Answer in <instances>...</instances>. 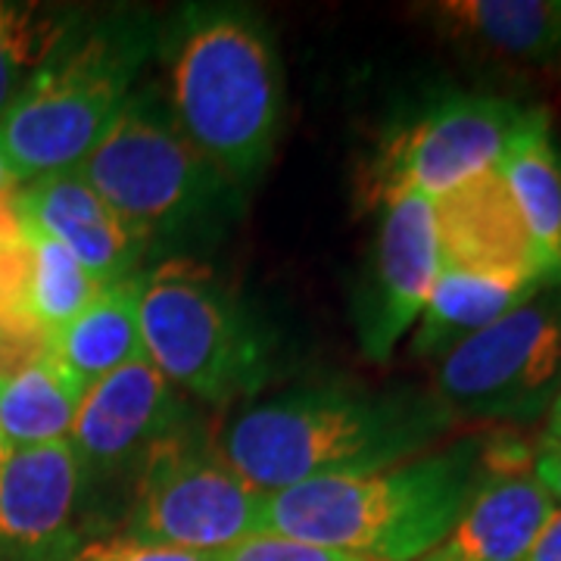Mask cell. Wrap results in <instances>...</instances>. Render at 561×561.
<instances>
[{
    "instance_id": "cell-1",
    "label": "cell",
    "mask_w": 561,
    "mask_h": 561,
    "mask_svg": "<svg viewBox=\"0 0 561 561\" xmlns=\"http://www.w3.org/2000/svg\"><path fill=\"white\" fill-rule=\"evenodd\" d=\"M534 465L518 437L471 434L415 459L268 493V534L341 549L365 561H419L500 471Z\"/></svg>"
},
{
    "instance_id": "cell-2",
    "label": "cell",
    "mask_w": 561,
    "mask_h": 561,
    "mask_svg": "<svg viewBox=\"0 0 561 561\" xmlns=\"http://www.w3.org/2000/svg\"><path fill=\"white\" fill-rule=\"evenodd\" d=\"M449 427L453 419L431 393L306 387L228 421L216 453L250 486L278 493L415 459Z\"/></svg>"
},
{
    "instance_id": "cell-3",
    "label": "cell",
    "mask_w": 561,
    "mask_h": 561,
    "mask_svg": "<svg viewBox=\"0 0 561 561\" xmlns=\"http://www.w3.org/2000/svg\"><path fill=\"white\" fill-rule=\"evenodd\" d=\"M169 116L231 187L260 179L278 140L284 84L272 32L243 7H184L165 38Z\"/></svg>"
},
{
    "instance_id": "cell-4",
    "label": "cell",
    "mask_w": 561,
    "mask_h": 561,
    "mask_svg": "<svg viewBox=\"0 0 561 561\" xmlns=\"http://www.w3.org/2000/svg\"><path fill=\"white\" fill-rule=\"evenodd\" d=\"M150 50L140 16L76 32L0 116V157L25 181L79 169L131 101Z\"/></svg>"
},
{
    "instance_id": "cell-5",
    "label": "cell",
    "mask_w": 561,
    "mask_h": 561,
    "mask_svg": "<svg viewBox=\"0 0 561 561\" xmlns=\"http://www.w3.org/2000/svg\"><path fill=\"white\" fill-rule=\"evenodd\" d=\"M138 316L144 356L175 390L231 402L268 378V337L203 262L169 260L140 272Z\"/></svg>"
},
{
    "instance_id": "cell-6",
    "label": "cell",
    "mask_w": 561,
    "mask_h": 561,
    "mask_svg": "<svg viewBox=\"0 0 561 561\" xmlns=\"http://www.w3.org/2000/svg\"><path fill=\"white\" fill-rule=\"evenodd\" d=\"M72 172L147 243L194 241L231 213V184L187 144L153 94H131Z\"/></svg>"
},
{
    "instance_id": "cell-7",
    "label": "cell",
    "mask_w": 561,
    "mask_h": 561,
    "mask_svg": "<svg viewBox=\"0 0 561 561\" xmlns=\"http://www.w3.org/2000/svg\"><path fill=\"white\" fill-rule=\"evenodd\" d=\"M561 390V287H542L518 309L449 350L431 397L459 421L527 424Z\"/></svg>"
},
{
    "instance_id": "cell-8",
    "label": "cell",
    "mask_w": 561,
    "mask_h": 561,
    "mask_svg": "<svg viewBox=\"0 0 561 561\" xmlns=\"http://www.w3.org/2000/svg\"><path fill=\"white\" fill-rule=\"evenodd\" d=\"M265 502L268 493L250 486L221 461L216 446L209 449L184 427L138 465V486L119 537L219 556L268 534Z\"/></svg>"
},
{
    "instance_id": "cell-9",
    "label": "cell",
    "mask_w": 561,
    "mask_h": 561,
    "mask_svg": "<svg viewBox=\"0 0 561 561\" xmlns=\"http://www.w3.org/2000/svg\"><path fill=\"white\" fill-rule=\"evenodd\" d=\"M527 106L500 94H449L381 140L365 165L362 194L383 206L402 194L437 201L468 179L496 169Z\"/></svg>"
},
{
    "instance_id": "cell-10",
    "label": "cell",
    "mask_w": 561,
    "mask_h": 561,
    "mask_svg": "<svg viewBox=\"0 0 561 561\" xmlns=\"http://www.w3.org/2000/svg\"><path fill=\"white\" fill-rule=\"evenodd\" d=\"M440 275L434 201L402 194L383 203L378 241L356 300V331L368 359L387 362L419 321Z\"/></svg>"
},
{
    "instance_id": "cell-11",
    "label": "cell",
    "mask_w": 561,
    "mask_h": 561,
    "mask_svg": "<svg viewBox=\"0 0 561 561\" xmlns=\"http://www.w3.org/2000/svg\"><path fill=\"white\" fill-rule=\"evenodd\" d=\"M187 405L147 356L128 362L84 390L69 431L88 483L138 468L144 456L184 431Z\"/></svg>"
},
{
    "instance_id": "cell-12",
    "label": "cell",
    "mask_w": 561,
    "mask_h": 561,
    "mask_svg": "<svg viewBox=\"0 0 561 561\" xmlns=\"http://www.w3.org/2000/svg\"><path fill=\"white\" fill-rule=\"evenodd\" d=\"M88 474L69 440L16 449L0 468V561H72Z\"/></svg>"
},
{
    "instance_id": "cell-13",
    "label": "cell",
    "mask_w": 561,
    "mask_h": 561,
    "mask_svg": "<svg viewBox=\"0 0 561 561\" xmlns=\"http://www.w3.org/2000/svg\"><path fill=\"white\" fill-rule=\"evenodd\" d=\"M421 10L465 57L505 76L561 81V0H440Z\"/></svg>"
},
{
    "instance_id": "cell-14",
    "label": "cell",
    "mask_w": 561,
    "mask_h": 561,
    "mask_svg": "<svg viewBox=\"0 0 561 561\" xmlns=\"http://www.w3.org/2000/svg\"><path fill=\"white\" fill-rule=\"evenodd\" d=\"M440 268L540 284L542 265L500 169L481 172L434 201Z\"/></svg>"
},
{
    "instance_id": "cell-15",
    "label": "cell",
    "mask_w": 561,
    "mask_h": 561,
    "mask_svg": "<svg viewBox=\"0 0 561 561\" xmlns=\"http://www.w3.org/2000/svg\"><path fill=\"white\" fill-rule=\"evenodd\" d=\"M16 216L62 243L101 287L138 275L150 243L88 187L79 172L25 181L13 194Z\"/></svg>"
},
{
    "instance_id": "cell-16",
    "label": "cell",
    "mask_w": 561,
    "mask_h": 561,
    "mask_svg": "<svg viewBox=\"0 0 561 561\" xmlns=\"http://www.w3.org/2000/svg\"><path fill=\"white\" fill-rule=\"evenodd\" d=\"M552 508L556 500L530 468L500 471L471 496L453 530L419 561H522Z\"/></svg>"
},
{
    "instance_id": "cell-17",
    "label": "cell",
    "mask_w": 561,
    "mask_h": 561,
    "mask_svg": "<svg viewBox=\"0 0 561 561\" xmlns=\"http://www.w3.org/2000/svg\"><path fill=\"white\" fill-rule=\"evenodd\" d=\"M496 169L537 247L546 287H561V157L546 110L524 113Z\"/></svg>"
},
{
    "instance_id": "cell-18",
    "label": "cell",
    "mask_w": 561,
    "mask_h": 561,
    "mask_svg": "<svg viewBox=\"0 0 561 561\" xmlns=\"http://www.w3.org/2000/svg\"><path fill=\"white\" fill-rule=\"evenodd\" d=\"M138 300L140 272L103 287L76 319L47 334V353L81 390L144 356Z\"/></svg>"
},
{
    "instance_id": "cell-19",
    "label": "cell",
    "mask_w": 561,
    "mask_h": 561,
    "mask_svg": "<svg viewBox=\"0 0 561 561\" xmlns=\"http://www.w3.org/2000/svg\"><path fill=\"white\" fill-rule=\"evenodd\" d=\"M540 290V284H530V280L440 268V275L431 287V297L415 321L419 328L412 337V356L443 359L449 350H456L478 331L490 328L493 321L518 309Z\"/></svg>"
},
{
    "instance_id": "cell-20",
    "label": "cell",
    "mask_w": 561,
    "mask_h": 561,
    "mask_svg": "<svg viewBox=\"0 0 561 561\" xmlns=\"http://www.w3.org/2000/svg\"><path fill=\"white\" fill-rule=\"evenodd\" d=\"M84 397L50 353L0 375V431L7 446L35 449L69 440L72 421Z\"/></svg>"
},
{
    "instance_id": "cell-21",
    "label": "cell",
    "mask_w": 561,
    "mask_h": 561,
    "mask_svg": "<svg viewBox=\"0 0 561 561\" xmlns=\"http://www.w3.org/2000/svg\"><path fill=\"white\" fill-rule=\"evenodd\" d=\"M25 284H22V316L41 334H54L69 319H76L103 287L62 243L25 225Z\"/></svg>"
},
{
    "instance_id": "cell-22",
    "label": "cell",
    "mask_w": 561,
    "mask_h": 561,
    "mask_svg": "<svg viewBox=\"0 0 561 561\" xmlns=\"http://www.w3.org/2000/svg\"><path fill=\"white\" fill-rule=\"evenodd\" d=\"M76 32V13L38 3H0V116Z\"/></svg>"
},
{
    "instance_id": "cell-23",
    "label": "cell",
    "mask_w": 561,
    "mask_h": 561,
    "mask_svg": "<svg viewBox=\"0 0 561 561\" xmlns=\"http://www.w3.org/2000/svg\"><path fill=\"white\" fill-rule=\"evenodd\" d=\"M216 561H365L341 549H324L316 542H300L278 534H260L216 556Z\"/></svg>"
},
{
    "instance_id": "cell-24",
    "label": "cell",
    "mask_w": 561,
    "mask_h": 561,
    "mask_svg": "<svg viewBox=\"0 0 561 561\" xmlns=\"http://www.w3.org/2000/svg\"><path fill=\"white\" fill-rule=\"evenodd\" d=\"M72 561H216V556L169 549V546H147V542L125 540V537H110V540L84 542Z\"/></svg>"
},
{
    "instance_id": "cell-25",
    "label": "cell",
    "mask_w": 561,
    "mask_h": 561,
    "mask_svg": "<svg viewBox=\"0 0 561 561\" xmlns=\"http://www.w3.org/2000/svg\"><path fill=\"white\" fill-rule=\"evenodd\" d=\"M522 561H561V508H552Z\"/></svg>"
},
{
    "instance_id": "cell-26",
    "label": "cell",
    "mask_w": 561,
    "mask_h": 561,
    "mask_svg": "<svg viewBox=\"0 0 561 561\" xmlns=\"http://www.w3.org/2000/svg\"><path fill=\"white\" fill-rule=\"evenodd\" d=\"M534 478L542 483V490L561 500V446H549V449H534Z\"/></svg>"
},
{
    "instance_id": "cell-27",
    "label": "cell",
    "mask_w": 561,
    "mask_h": 561,
    "mask_svg": "<svg viewBox=\"0 0 561 561\" xmlns=\"http://www.w3.org/2000/svg\"><path fill=\"white\" fill-rule=\"evenodd\" d=\"M549 446H561V390L556 393V400L549 405V412H546V424H542V434L540 443H537V449H549Z\"/></svg>"
},
{
    "instance_id": "cell-28",
    "label": "cell",
    "mask_w": 561,
    "mask_h": 561,
    "mask_svg": "<svg viewBox=\"0 0 561 561\" xmlns=\"http://www.w3.org/2000/svg\"><path fill=\"white\" fill-rule=\"evenodd\" d=\"M20 191V179L13 175V169L7 165V160L0 157V197H7V194H16Z\"/></svg>"
},
{
    "instance_id": "cell-29",
    "label": "cell",
    "mask_w": 561,
    "mask_h": 561,
    "mask_svg": "<svg viewBox=\"0 0 561 561\" xmlns=\"http://www.w3.org/2000/svg\"><path fill=\"white\" fill-rule=\"evenodd\" d=\"M10 453H13V449L7 446V440H3V431H0V468H3V461L10 459Z\"/></svg>"
}]
</instances>
